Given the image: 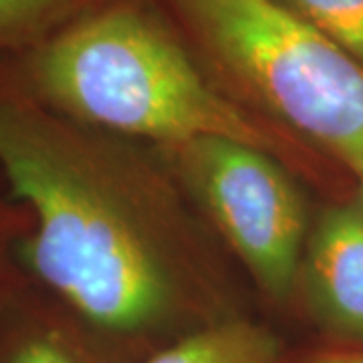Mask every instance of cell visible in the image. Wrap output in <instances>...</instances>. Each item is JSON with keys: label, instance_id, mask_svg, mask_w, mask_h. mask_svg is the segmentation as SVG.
Wrapping results in <instances>:
<instances>
[{"label": "cell", "instance_id": "5", "mask_svg": "<svg viewBox=\"0 0 363 363\" xmlns=\"http://www.w3.org/2000/svg\"><path fill=\"white\" fill-rule=\"evenodd\" d=\"M293 309L323 345L363 350V204L357 196L315 212L298 260Z\"/></svg>", "mask_w": 363, "mask_h": 363}, {"label": "cell", "instance_id": "3", "mask_svg": "<svg viewBox=\"0 0 363 363\" xmlns=\"http://www.w3.org/2000/svg\"><path fill=\"white\" fill-rule=\"evenodd\" d=\"M220 85L272 128L363 166V63L277 0H169Z\"/></svg>", "mask_w": 363, "mask_h": 363}, {"label": "cell", "instance_id": "7", "mask_svg": "<svg viewBox=\"0 0 363 363\" xmlns=\"http://www.w3.org/2000/svg\"><path fill=\"white\" fill-rule=\"evenodd\" d=\"M138 363H293L271 327L234 315L168 343Z\"/></svg>", "mask_w": 363, "mask_h": 363}, {"label": "cell", "instance_id": "6", "mask_svg": "<svg viewBox=\"0 0 363 363\" xmlns=\"http://www.w3.org/2000/svg\"><path fill=\"white\" fill-rule=\"evenodd\" d=\"M0 363H130L21 272L0 293Z\"/></svg>", "mask_w": 363, "mask_h": 363}, {"label": "cell", "instance_id": "2", "mask_svg": "<svg viewBox=\"0 0 363 363\" xmlns=\"http://www.w3.org/2000/svg\"><path fill=\"white\" fill-rule=\"evenodd\" d=\"M4 73L55 113L133 142L166 147L224 135L293 157L285 133L238 104L140 4L91 9Z\"/></svg>", "mask_w": 363, "mask_h": 363}, {"label": "cell", "instance_id": "1", "mask_svg": "<svg viewBox=\"0 0 363 363\" xmlns=\"http://www.w3.org/2000/svg\"><path fill=\"white\" fill-rule=\"evenodd\" d=\"M0 178L26 214L23 274L123 359L242 315L224 247L160 150L59 116L6 73Z\"/></svg>", "mask_w": 363, "mask_h": 363}, {"label": "cell", "instance_id": "10", "mask_svg": "<svg viewBox=\"0 0 363 363\" xmlns=\"http://www.w3.org/2000/svg\"><path fill=\"white\" fill-rule=\"evenodd\" d=\"M26 233V214L0 178V293L21 274L18 247Z\"/></svg>", "mask_w": 363, "mask_h": 363}, {"label": "cell", "instance_id": "9", "mask_svg": "<svg viewBox=\"0 0 363 363\" xmlns=\"http://www.w3.org/2000/svg\"><path fill=\"white\" fill-rule=\"evenodd\" d=\"M363 63V0H277Z\"/></svg>", "mask_w": 363, "mask_h": 363}, {"label": "cell", "instance_id": "8", "mask_svg": "<svg viewBox=\"0 0 363 363\" xmlns=\"http://www.w3.org/2000/svg\"><path fill=\"white\" fill-rule=\"evenodd\" d=\"M105 0H0V51H28Z\"/></svg>", "mask_w": 363, "mask_h": 363}, {"label": "cell", "instance_id": "4", "mask_svg": "<svg viewBox=\"0 0 363 363\" xmlns=\"http://www.w3.org/2000/svg\"><path fill=\"white\" fill-rule=\"evenodd\" d=\"M157 150L260 295L274 307H293L298 260L315 212L285 160L224 135Z\"/></svg>", "mask_w": 363, "mask_h": 363}, {"label": "cell", "instance_id": "12", "mask_svg": "<svg viewBox=\"0 0 363 363\" xmlns=\"http://www.w3.org/2000/svg\"><path fill=\"white\" fill-rule=\"evenodd\" d=\"M351 174L355 178V184H357V200L363 204V166H357V168H351Z\"/></svg>", "mask_w": 363, "mask_h": 363}, {"label": "cell", "instance_id": "11", "mask_svg": "<svg viewBox=\"0 0 363 363\" xmlns=\"http://www.w3.org/2000/svg\"><path fill=\"white\" fill-rule=\"evenodd\" d=\"M298 363H363V350H347V347H329L311 351Z\"/></svg>", "mask_w": 363, "mask_h": 363}]
</instances>
